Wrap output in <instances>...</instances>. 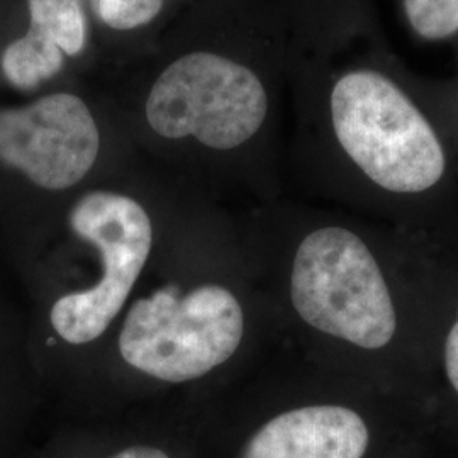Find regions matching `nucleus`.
I'll use <instances>...</instances> for the list:
<instances>
[{
	"label": "nucleus",
	"instance_id": "nucleus-1",
	"mask_svg": "<svg viewBox=\"0 0 458 458\" xmlns=\"http://www.w3.org/2000/svg\"><path fill=\"white\" fill-rule=\"evenodd\" d=\"M312 98L338 151L361 181L394 197H421L448 175L435 117L394 55L372 0H331Z\"/></svg>",
	"mask_w": 458,
	"mask_h": 458
},
{
	"label": "nucleus",
	"instance_id": "nucleus-2",
	"mask_svg": "<svg viewBox=\"0 0 458 458\" xmlns=\"http://www.w3.org/2000/svg\"><path fill=\"white\" fill-rule=\"evenodd\" d=\"M243 331V310L228 289L202 285L181 294L179 287L165 285L130 308L119 352L132 369L179 384L229 360Z\"/></svg>",
	"mask_w": 458,
	"mask_h": 458
},
{
	"label": "nucleus",
	"instance_id": "nucleus-3",
	"mask_svg": "<svg viewBox=\"0 0 458 458\" xmlns=\"http://www.w3.org/2000/svg\"><path fill=\"white\" fill-rule=\"evenodd\" d=\"M268 113L270 89L257 65L209 51L166 66L145 106L149 128L162 138H194L221 151L251 141Z\"/></svg>",
	"mask_w": 458,
	"mask_h": 458
},
{
	"label": "nucleus",
	"instance_id": "nucleus-4",
	"mask_svg": "<svg viewBox=\"0 0 458 458\" xmlns=\"http://www.w3.org/2000/svg\"><path fill=\"white\" fill-rule=\"evenodd\" d=\"M291 297L297 314L329 336L365 350L394 338L397 316L386 278L369 246L350 229L327 226L302 240Z\"/></svg>",
	"mask_w": 458,
	"mask_h": 458
},
{
	"label": "nucleus",
	"instance_id": "nucleus-5",
	"mask_svg": "<svg viewBox=\"0 0 458 458\" xmlns=\"http://www.w3.org/2000/svg\"><path fill=\"white\" fill-rule=\"evenodd\" d=\"M70 228L96 246L104 265L98 284L60 297L49 314L51 327L66 344L98 340L124 308L153 245V226L132 197L94 191L81 197L68 216Z\"/></svg>",
	"mask_w": 458,
	"mask_h": 458
},
{
	"label": "nucleus",
	"instance_id": "nucleus-6",
	"mask_svg": "<svg viewBox=\"0 0 458 458\" xmlns=\"http://www.w3.org/2000/svg\"><path fill=\"white\" fill-rule=\"evenodd\" d=\"M98 123L82 98L56 92L0 109V166L45 191L82 182L98 162Z\"/></svg>",
	"mask_w": 458,
	"mask_h": 458
},
{
	"label": "nucleus",
	"instance_id": "nucleus-7",
	"mask_svg": "<svg viewBox=\"0 0 458 458\" xmlns=\"http://www.w3.org/2000/svg\"><path fill=\"white\" fill-rule=\"evenodd\" d=\"M369 438V428L353 410L302 406L259 426L231 458H361Z\"/></svg>",
	"mask_w": 458,
	"mask_h": 458
},
{
	"label": "nucleus",
	"instance_id": "nucleus-8",
	"mask_svg": "<svg viewBox=\"0 0 458 458\" xmlns=\"http://www.w3.org/2000/svg\"><path fill=\"white\" fill-rule=\"evenodd\" d=\"M30 24L0 53L4 81L21 92H31L55 79L66 56H77L87 45V17L82 0H26Z\"/></svg>",
	"mask_w": 458,
	"mask_h": 458
},
{
	"label": "nucleus",
	"instance_id": "nucleus-9",
	"mask_svg": "<svg viewBox=\"0 0 458 458\" xmlns=\"http://www.w3.org/2000/svg\"><path fill=\"white\" fill-rule=\"evenodd\" d=\"M411 36L426 45L458 39V0H394Z\"/></svg>",
	"mask_w": 458,
	"mask_h": 458
},
{
	"label": "nucleus",
	"instance_id": "nucleus-10",
	"mask_svg": "<svg viewBox=\"0 0 458 458\" xmlns=\"http://www.w3.org/2000/svg\"><path fill=\"white\" fill-rule=\"evenodd\" d=\"M408 79L440 130L454 131L458 138V72L448 79H426L408 70Z\"/></svg>",
	"mask_w": 458,
	"mask_h": 458
},
{
	"label": "nucleus",
	"instance_id": "nucleus-11",
	"mask_svg": "<svg viewBox=\"0 0 458 458\" xmlns=\"http://www.w3.org/2000/svg\"><path fill=\"white\" fill-rule=\"evenodd\" d=\"M164 9V0H98V16L115 31L149 24Z\"/></svg>",
	"mask_w": 458,
	"mask_h": 458
},
{
	"label": "nucleus",
	"instance_id": "nucleus-12",
	"mask_svg": "<svg viewBox=\"0 0 458 458\" xmlns=\"http://www.w3.org/2000/svg\"><path fill=\"white\" fill-rule=\"evenodd\" d=\"M98 458H175L172 448L155 442H130L113 446Z\"/></svg>",
	"mask_w": 458,
	"mask_h": 458
},
{
	"label": "nucleus",
	"instance_id": "nucleus-13",
	"mask_svg": "<svg viewBox=\"0 0 458 458\" xmlns=\"http://www.w3.org/2000/svg\"><path fill=\"white\" fill-rule=\"evenodd\" d=\"M445 370L450 384L458 393V319L445 342Z\"/></svg>",
	"mask_w": 458,
	"mask_h": 458
},
{
	"label": "nucleus",
	"instance_id": "nucleus-14",
	"mask_svg": "<svg viewBox=\"0 0 458 458\" xmlns=\"http://www.w3.org/2000/svg\"><path fill=\"white\" fill-rule=\"evenodd\" d=\"M455 49H457V56H458V39L455 41Z\"/></svg>",
	"mask_w": 458,
	"mask_h": 458
}]
</instances>
